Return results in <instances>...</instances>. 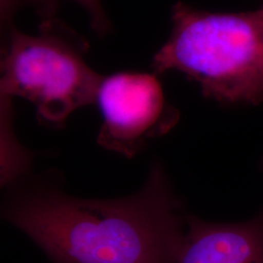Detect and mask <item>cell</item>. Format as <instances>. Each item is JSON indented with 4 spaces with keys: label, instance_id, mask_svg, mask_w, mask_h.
<instances>
[{
    "label": "cell",
    "instance_id": "6da1fadb",
    "mask_svg": "<svg viewBox=\"0 0 263 263\" xmlns=\"http://www.w3.org/2000/svg\"><path fill=\"white\" fill-rule=\"evenodd\" d=\"M9 187L2 217L54 263H176L187 216L158 162L117 199L74 197L43 179Z\"/></svg>",
    "mask_w": 263,
    "mask_h": 263
},
{
    "label": "cell",
    "instance_id": "8992f818",
    "mask_svg": "<svg viewBox=\"0 0 263 263\" xmlns=\"http://www.w3.org/2000/svg\"><path fill=\"white\" fill-rule=\"evenodd\" d=\"M63 0H25L33 6L41 19L55 17ZM87 12L90 26L97 35L104 36L111 29V24L104 11L102 0H71Z\"/></svg>",
    "mask_w": 263,
    "mask_h": 263
},
{
    "label": "cell",
    "instance_id": "3957f363",
    "mask_svg": "<svg viewBox=\"0 0 263 263\" xmlns=\"http://www.w3.org/2000/svg\"><path fill=\"white\" fill-rule=\"evenodd\" d=\"M89 44L64 21H41L37 34L12 28L1 63V94L34 105L38 121L63 126L80 107L95 104L103 76L87 64Z\"/></svg>",
    "mask_w": 263,
    "mask_h": 263
},
{
    "label": "cell",
    "instance_id": "52a82bcc",
    "mask_svg": "<svg viewBox=\"0 0 263 263\" xmlns=\"http://www.w3.org/2000/svg\"><path fill=\"white\" fill-rule=\"evenodd\" d=\"M23 2H25V0H0L1 21L5 28H9V29L13 28L11 27L12 19Z\"/></svg>",
    "mask_w": 263,
    "mask_h": 263
},
{
    "label": "cell",
    "instance_id": "7a4b0ae2",
    "mask_svg": "<svg viewBox=\"0 0 263 263\" xmlns=\"http://www.w3.org/2000/svg\"><path fill=\"white\" fill-rule=\"evenodd\" d=\"M172 23L170 37L153 58L155 72H182L221 104L263 103V6L222 13L179 1Z\"/></svg>",
    "mask_w": 263,
    "mask_h": 263
},
{
    "label": "cell",
    "instance_id": "5b68a950",
    "mask_svg": "<svg viewBox=\"0 0 263 263\" xmlns=\"http://www.w3.org/2000/svg\"><path fill=\"white\" fill-rule=\"evenodd\" d=\"M176 263H263V216L237 223L187 216Z\"/></svg>",
    "mask_w": 263,
    "mask_h": 263
},
{
    "label": "cell",
    "instance_id": "277c9868",
    "mask_svg": "<svg viewBox=\"0 0 263 263\" xmlns=\"http://www.w3.org/2000/svg\"><path fill=\"white\" fill-rule=\"evenodd\" d=\"M95 104L103 117L98 143L127 158L179 122L178 109L168 102L152 73L121 71L103 76Z\"/></svg>",
    "mask_w": 263,
    "mask_h": 263
}]
</instances>
